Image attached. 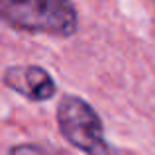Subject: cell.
I'll return each instance as SVG.
<instances>
[{"instance_id": "cell-1", "label": "cell", "mask_w": 155, "mask_h": 155, "mask_svg": "<svg viewBox=\"0 0 155 155\" xmlns=\"http://www.w3.org/2000/svg\"><path fill=\"white\" fill-rule=\"evenodd\" d=\"M0 22L26 34L71 38L79 30V12L69 0H0Z\"/></svg>"}, {"instance_id": "cell-2", "label": "cell", "mask_w": 155, "mask_h": 155, "mask_svg": "<svg viewBox=\"0 0 155 155\" xmlns=\"http://www.w3.org/2000/svg\"><path fill=\"white\" fill-rule=\"evenodd\" d=\"M61 136L84 155H114L104 136L100 114L91 102L77 94H63L55 110Z\"/></svg>"}, {"instance_id": "cell-3", "label": "cell", "mask_w": 155, "mask_h": 155, "mask_svg": "<svg viewBox=\"0 0 155 155\" xmlns=\"http://www.w3.org/2000/svg\"><path fill=\"white\" fill-rule=\"evenodd\" d=\"M2 83L6 88L30 102H45L57 94V83L51 73L34 63L8 67L2 75Z\"/></svg>"}, {"instance_id": "cell-4", "label": "cell", "mask_w": 155, "mask_h": 155, "mask_svg": "<svg viewBox=\"0 0 155 155\" xmlns=\"http://www.w3.org/2000/svg\"><path fill=\"white\" fill-rule=\"evenodd\" d=\"M8 155H55L51 151H47L45 147L38 143H18V145H12Z\"/></svg>"}]
</instances>
